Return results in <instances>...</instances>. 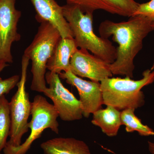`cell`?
Segmentation results:
<instances>
[{"label": "cell", "mask_w": 154, "mask_h": 154, "mask_svg": "<svg viewBox=\"0 0 154 154\" xmlns=\"http://www.w3.org/2000/svg\"><path fill=\"white\" fill-rule=\"evenodd\" d=\"M129 18L120 22L105 20L99 25V32L102 38L112 36L118 44L116 59L110 65L112 74L132 79L135 57L142 49L143 39L153 30L152 21L146 17L137 15Z\"/></svg>", "instance_id": "1"}, {"label": "cell", "mask_w": 154, "mask_h": 154, "mask_svg": "<svg viewBox=\"0 0 154 154\" xmlns=\"http://www.w3.org/2000/svg\"><path fill=\"white\" fill-rule=\"evenodd\" d=\"M62 7L78 47L91 51L107 63L114 62L116 48L108 38L98 36L94 33V13H84L79 7L73 5L66 4Z\"/></svg>", "instance_id": "2"}, {"label": "cell", "mask_w": 154, "mask_h": 154, "mask_svg": "<svg viewBox=\"0 0 154 154\" xmlns=\"http://www.w3.org/2000/svg\"><path fill=\"white\" fill-rule=\"evenodd\" d=\"M154 82V71L146 70L143 78L134 80L125 78H107L100 82L103 104L119 110L135 109L145 104V96L141 89Z\"/></svg>", "instance_id": "3"}, {"label": "cell", "mask_w": 154, "mask_h": 154, "mask_svg": "<svg viewBox=\"0 0 154 154\" xmlns=\"http://www.w3.org/2000/svg\"><path fill=\"white\" fill-rule=\"evenodd\" d=\"M61 38L59 32L50 23L41 22L33 41L25 49L23 55L28 58L32 64V91L43 93L47 89V63Z\"/></svg>", "instance_id": "4"}, {"label": "cell", "mask_w": 154, "mask_h": 154, "mask_svg": "<svg viewBox=\"0 0 154 154\" xmlns=\"http://www.w3.org/2000/svg\"><path fill=\"white\" fill-rule=\"evenodd\" d=\"M31 121L28 123L30 133L19 146H6L3 149L5 154H25L33 143L41 137L45 130L49 128L56 134L59 132L57 119L58 113L53 104L48 102L43 96L37 95L31 102Z\"/></svg>", "instance_id": "5"}, {"label": "cell", "mask_w": 154, "mask_h": 154, "mask_svg": "<svg viewBox=\"0 0 154 154\" xmlns=\"http://www.w3.org/2000/svg\"><path fill=\"white\" fill-rule=\"evenodd\" d=\"M29 61L28 58L23 55L21 77L17 85L18 89L9 102L11 125L10 140L6 145L8 146H19L22 144V137L29 130L28 120L31 115L32 105L25 85Z\"/></svg>", "instance_id": "6"}, {"label": "cell", "mask_w": 154, "mask_h": 154, "mask_svg": "<svg viewBox=\"0 0 154 154\" xmlns=\"http://www.w3.org/2000/svg\"><path fill=\"white\" fill-rule=\"evenodd\" d=\"M45 79L48 87L43 94L51 99L60 119L68 122L82 119L83 111L79 100L64 87L59 75L48 72Z\"/></svg>", "instance_id": "7"}, {"label": "cell", "mask_w": 154, "mask_h": 154, "mask_svg": "<svg viewBox=\"0 0 154 154\" xmlns=\"http://www.w3.org/2000/svg\"><path fill=\"white\" fill-rule=\"evenodd\" d=\"M16 0H0V64L12 63L11 48L21 36L18 24L22 13L15 7Z\"/></svg>", "instance_id": "8"}, {"label": "cell", "mask_w": 154, "mask_h": 154, "mask_svg": "<svg viewBox=\"0 0 154 154\" xmlns=\"http://www.w3.org/2000/svg\"><path fill=\"white\" fill-rule=\"evenodd\" d=\"M110 65L91 54L87 50L80 48L71 59L70 71L77 76L100 82L104 79L113 76Z\"/></svg>", "instance_id": "9"}, {"label": "cell", "mask_w": 154, "mask_h": 154, "mask_svg": "<svg viewBox=\"0 0 154 154\" xmlns=\"http://www.w3.org/2000/svg\"><path fill=\"white\" fill-rule=\"evenodd\" d=\"M59 76L67 84L76 88L80 96L79 100L82 108L83 116L88 118L91 114L102 108L103 99L100 82L83 79L70 70L60 73Z\"/></svg>", "instance_id": "10"}, {"label": "cell", "mask_w": 154, "mask_h": 154, "mask_svg": "<svg viewBox=\"0 0 154 154\" xmlns=\"http://www.w3.org/2000/svg\"><path fill=\"white\" fill-rule=\"evenodd\" d=\"M36 12V21L48 22L56 28L62 38H73L66 19L64 17L62 7L55 0H31Z\"/></svg>", "instance_id": "11"}, {"label": "cell", "mask_w": 154, "mask_h": 154, "mask_svg": "<svg viewBox=\"0 0 154 154\" xmlns=\"http://www.w3.org/2000/svg\"><path fill=\"white\" fill-rule=\"evenodd\" d=\"M66 4L79 7L84 12L94 13L102 10L112 14L130 17L137 10L139 3L134 0H65Z\"/></svg>", "instance_id": "12"}, {"label": "cell", "mask_w": 154, "mask_h": 154, "mask_svg": "<svg viewBox=\"0 0 154 154\" xmlns=\"http://www.w3.org/2000/svg\"><path fill=\"white\" fill-rule=\"evenodd\" d=\"M79 49L73 38H61L47 65L48 71L59 75L70 70L71 59Z\"/></svg>", "instance_id": "13"}, {"label": "cell", "mask_w": 154, "mask_h": 154, "mask_svg": "<svg viewBox=\"0 0 154 154\" xmlns=\"http://www.w3.org/2000/svg\"><path fill=\"white\" fill-rule=\"evenodd\" d=\"M44 154H91L90 148L82 140L73 137H56L42 143Z\"/></svg>", "instance_id": "14"}, {"label": "cell", "mask_w": 154, "mask_h": 154, "mask_svg": "<svg viewBox=\"0 0 154 154\" xmlns=\"http://www.w3.org/2000/svg\"><path fill=\"white\" fill-rule=\"evenodd\" d=\"M105 109H100L93 113L92 124L99 127L107 136L117 135L122 125L120 110L111 106Z\"/></svg>", "instance_id": "15"}, {"label": "cell", "mask_w": 154, "mask_h": 154, "mask_svg": "<svg viewBox=\"0 0 154 154\" xmlns=\"http://www.w3.org/2000/svg\"><path fill=\"white\" fill-rule=\"evenodd\" d=\"M135 110L128 108L122 110L120 113L122 125H125L127 132L137 131L142 136L154 135L153 130L143 124L140 119L135 115Z\"/></svg>", "instance_id": "16"}, {"label": "cell", "mask_w": 154, "mask_h": 154, "mask_svg": "<svg viewBox=\"0 0 154 154\" xmlns=\"http://www.w3.org/2000/svg\"><path fill=\"white\" fill-rule=\"evenodd\" d=\"M11 125L10 105L5 95L0 97V152L7 144Z\"/></svg>", "instance_id": "17"}, {"label": "cell", "mask_w": 154, "mask_h": 154, "mask_svg": "<svg viewBox=\"0 0 154 154\" xmlns=\"http://www.w3.org/2000/svg\"><path fill=\"white\" fill-rule=\"evenodd\" d=\"M9 65L8 64H0V73L5 68ZM20 77L18 75L12 76L8 79H3L0 77V97L8 94L17 84L20 80Z\"/></svg>", "instance_id": "18"}, {"label": "cell", "mask_w": 154, "mask_h": 154, "mask_svg": "<svg viewBox=\"0 0 154 154\" xmlns=\"http://www.w3.org/2000/svg\"><path fill=\"white\" fill-rule=\"evenodd\" d=\"M144 16L154 22V0H150L147 2L140 4L137 10L133 16Z\"/></svg>", "instance_id": "19"}, {"label": "cell", "mask_w": 154, "mask_h": 154, "mask_svg": "<svg viewBox=\"0 0 154 154\" xmlns=\"http://www.w3.org/2000/svg\"><path fill=\"white\" fill-rule=\"evenodd\" d=\"M149 151L151 154H154V142H148Z\"/></svg>", "instance_id": "20"}, {"label": "cell", "mask_w": 154, "mask_h": 154, "mask_svg": "<svg viewBox=\"0 0 154 154\" xmlns=\"http://www.w3.org/2000/svg\"><path fill=\"white\" fill-rule=\"evenodd\" d=\"M152 71H154V62L153 63L152 66L151 68L150 69Z\"/></svg>", "instance_id": "21"}, {"label": "cell", "mask_w": 154, "mask_h": 154, "mask_svg": "<svg viewBox=\"0 0 154 154\" xmlns=\"http://www.w3.org/2000/svg\"><path fill=\"white\" fill-rule=\"evenodd\" d=\"M152 27L153 30L154 31V22H152Z\"/></svg>", "instance_id": "22"}, {"label": "cell", "mask_w": 154, "mask_h": 154, "mask_svg": "<svg viewBox=\"0 0 154 154\" xmlns=\"http://www.w3.org/2000/svg\"><path fill=\"white\" fill-rule=\"evenodd\" d=\"M0 154H1V152H0Z\"/></svg>", "instance_id": "23"}]
</instances>
